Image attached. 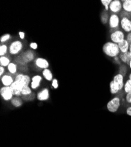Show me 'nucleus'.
<instances>
[{"label": "nucleus", "mask_w": 131, "mask_h": 147, "mask_svg": "<svg viewBox=\"0 0 131 147\" xmlns=\"http://www.w3.org/2000/svg\"><path fill=\"white\" fill-rule=\"evenodd\" d=\"M36 58V54L33 50H28L23 51L19 55L16 56L14 61L15 63L18 65H19L20 66H25L31 63L32 61H34Z\"/></svg>", "instance_id": "f257e3e1"}, {"label": "nucleus", "mask_w": 131, "mask_h": 147, "mask_svg": "<svg viewBox=\"0 0 131 147\" xmlns=\"http://www.w3.org/2000/svg\"><path fill=\"white\" fill-rule=\"evenodd\" d=\"M102 51L107 57L112 58L118 57L121 54L118 45L112 41H108L103 44Z\"/></svg>", "instance_id": "f03ea898"}, {"label": "nucleus", "mask_w": 131, "mask_h": 147, "mask_svg": "<svg viewBox=\"0 0 131 147\" xmlns=\"http://www.w3.org/2000/svg\"><path fill=\"white\" fill-rule=\"evenodd\" d=\"M24 48V44L22 40H15L9 44L8 53L11 55L18 56L22 53Z\"/></svg>", "instance_id": "7ed1b4c3"}, {"label": "nucleus", "mask_w": 131, "mask_h": 147, "mask_svg": "<svg viewBox=\"0 0 131 147\" xmlns=\"http://www.w3.org/2000/svg\"><path fill=\"white\" fill-rule=\"evenodd\" d=\"M121 105V100L120 96H114L108 101L106 105L108 111L111 113H116Z\"/></svg>", "instance_id": "20e7f679"}, {"label": "nucleus", "mask_w": 131, "mask_h": 147, "mask_svg": "<svg viewBox=\"0 0 131 147\" xmlns=\"http://www.w3.org/2000/svg\"><path fill=\"white\" fill-rule=\"evenodd\" d=\"M110 38L111 41L118 44L125 40L126 35L125 32L121 30H116L112 31L110 34Z\"/></svg>", "instance_id": "39448f33"}, {"label": "nucleus", "mask_w": 131, "mask_h": 147, "mask_svg": "<svg viewBox=\"0 0 131 147\" xmlns=\"http://www.w3.org/2000/svg\"><path fill=\"white\" fill-rule=\"evenodd\" d=\"M125 15L121 18L120 27L125 33H129L131 32V20L130 15L125 13Z\"/></svg>", "instance_id": "423d86ee"}, {"label": "nucleus", "mask_w": 131, "mask_h": 147, "mask_svg": "<svg viewBox=\"0 0 131 147\" xmlns=\"http://www.w3.org/2000/svg\"><path fill=\"white\" fill-rule=\"evenodd\" d=\"M0 95L3 101L5 102H11L14 95L9 87H1L0 88Z\"/></svg>", "instance_id": "0eeeda50"}, {"label": "nucleus", "mask_w": 131, "mask_h": 147, "mask_svg": "<svg viewBox=\"0 0 131 147\" xmlns=\"http://www.w3.org/2000/svg\"><path fill=\"white\" fill-rule=\"evenodd\" d=\"M120 22L121 18L118 14H111L109 17V27L111 30H119V27H120Z\"/></svg>", "instance_id": "6e6552de"}, {"label": "nucleus", "mask_w": 131, "mask_h": 147, "mask_svg": "<svg viewBox=\"0 0 131 147\" xmlns=\"http://www.w3.org/2000/svg\"><path fill=\"white\" fill-rule=\"evenodd\" d=\"M15 81L20 82L24 87L27 86V85H30L31 77L28 74L19 72L15 76Z\"/></svg>", "instance_id": "1a4fd4ad"}, {"label": "nucleus", "mask_w": 131, "mask_h": 147, "mask_svg": "<svg viewBox=\"0 0 131 147\" xmlns=\"http://www.w3.org/2000/svg\"><path fill=\"white\" fill-rule=\"evenodd\" d=\"M34 64L37 68L42 70L49 68L50 65L48 61L43 57H37L34 61Z\"/></svg>", "instance_id": "9d476101"}, {"label": "nucleus", "mask_w": 131, "mask_h": 147, "mask_svg": "<svg viewBox=\"0 0 131 147\" xmlns=\"http://www.w3.org/2000/svg\"><path fill=\"white\" fill-rule=\"evenodd\" d=\"M122 10V2L120 0H112L110 5V11L112 14H118Z\"/></svg>", "instance_id": "9b49d317"}, {"label": "nucleus", "mask_w": 131, "mask_h": 147, "mask_svg": "<svg viewBox=\"0 0 131 147\" xmlns=\"http://www.w3.org/2000/svg\"><path fill=\"white\" fill-rule=\"evenodd\" d=\"M43 77L39 74L34 75L31 77V82L30 87L32 90H36L41 87V83L43 80Z\"/></svg>", "instance_id": "f8f14e48"}, {"label": "nucleus", "mask_w": 131, "mask_h": 147, "mask_svg": "<svg viewBox=\"0 0 131 147\" xmlns=\"http://www.w3.org/2000/svg\"><path fill=\"white\" fill-rule=\"evenodd\" d=\"M1 83L3 85V87H9L13 84L15 81V77L12 76L9 73H6L5 74L0 77Z\"/></svg>", "instance_id": "ddd939ff"}, {"label": "nucleus", "mask_w": 131, "mask_h": 147, "mask_svg": "<svg viewBox=\"0 0 131 147\" xmlns=\"http://www.w3.org/2000/svg\"><path fill=\"white\" fill-rule=\"evenodd\" d=\"M50 92L48 88H44L37 94V99L41 102L46 101L50 99Z\"/></svg>", "instance_id": "4468645a"}, {"label": "nucleus", "mask_w": 131, "mask_h": 147, "mask_svg": "<svg viewBox=\"0 0 131 147\" xmlns=\"http://www.w3.org/2000/svg\"><path fill=\"white\" fill-rule=\"evenodd\" d=\"M114 84L116 85L120 91L124 89V76L121 73H118L114 77L113 80Z\"/></svg>", "instance_id": "2eb2a0df"}, {"label": "nucleus", "mask_w": 131, "mask_h": 147, "mask_svg": "<svg viewBox=\"0 0 131 147\" xmlns=\"http://www.w3.org/2000/svg\"><path fill=\"white\" fill-rule=\"evenodd\" d=\"M23 87V85L17 81H15L10 87L14 96H21V91Z\"/></svg>", "instance_id": "dca6fc26"}, {"label": "nucleus", "mask_w": 131, "mask_h": 147, "mask_svg": "<svg viewBox=\"0 0 131 147\" xmlns=\"http://www.w3.org/2000/svg\"><path fill=\"white\" fill-rule=\"evenodd\" d=\"M18 68H19L17 64H16L15 62H11L7 67V69L8 73L10 74L12 76H16L18 74Z\"/></svg>", "instance_id": "f3484780"}, {"label": "nucleus", "mask_w": 131, "mask_h": 147, "mask_svg": "<svg viewBox=\"0 0 131 147\" xmlns=\"http://www.w3.org/2000/svg\"><path fill=\"white\" fill-rule=\"evenodd\" d=\"M42 76L48 82H51L54 79L53 74L50 68L42 70Z\"/></svg>", "instance_id": "a211bd4d"}, {"label": "nucleus", "mask_w": 131, "mask_h": 147, "mask_svg": "<svg viewBox=\"0 0 131 147\" xmlns=\"http://www.w3.org/2000/svg\"><path fill=\"white\" fill-rule=\"evenodd\" d=\"M118 45L119 48H120L121 53L124 54L129 51L130 44L128 43V42L126 40H124L123 41L119 43Z\"/></svg>", "instance_id": "6ab92c4d"}, {"label": "nucleus", "mask_w": 131, "mask_h": 147, "mask_svg": "<svg viewBox=\"0 0 131 147\" xmlns=\"http://www.w3.org/2000/svg\"><path fill=\"white\" fill-rule=\"evenodd\" d=\"M11 104L14 107L18 108L22 106L24 103V100L20 96H14L11 101Z\"/></svg>", "instance_id": "aec40b11"}, {"label": "nucleus", "mask_w": 131, "mask_h": 147, "mask_svg": "<svg viewBox=\"0 0 131 147\" xmlns=\"http://www.w3.org/2000/svg\"><path fill=\"white\" fill-rule=\"evenodd\" d=\"M122 10L124 13L131 15V0L122 1Z\"/></svg>", "instance_id": "412c9836"}, {"label": "nucleus", "mask_w": 131, "mask_h": 147, "mask_svg": "<svg viewBox=\"0 0 131 147\" xmlns=\"http://www.w3.org/2000/svg\"><path fill=\"white\" fill-rule=\"evenodd\" d=\"M119 58H120L121 62L128 65H129V62L131 61V55H130L129 51L124 54L121 53L119 55Z\"/></svg>", "instance_id": "4be33fe9"}, {"label": "nucleus", "mask_w": 131, "mask_h": 147, "mask_svg": "<svg viewBox=\"0 0 131 147\" xmlns=\"http://www.w3.org/2000/svg\"><path fill=\"white\" fill-rule=\"evenodd\" d=\"M11 63V60L8 56L0 57V66H2L5 68H7L9 64Z\"/></svg>", "instance_id": "5701e85b"}, {"label": "nucleus", "mask_w": 131, "mask_h": 147, "mask_svg": "<svg viewBox=\"0 0 131 147\" xmlns=\"http://www.w3.org/2000/svg\"><path fill=\"white\" fill-rule=\"evenodd\" d=\"M8 48L9 46L5 44L0 45V57L5 56L8 53Z\"/></svg>", "instance_id": "b1692460"}, {"label": "nucleus", "mask_w": 131, "mask_h": 147, "mask_svg": "<svg viewBox=\"0 0 131 147\" xmlns=\"http://www.w3.org/2000/svg\"><path fill=\"white\" fill-rule=\"evenodd\" d=\"M11 38H12L11 34H9V33L4 34L2 35L1 36V37H0V42H1V44H5L8 41H9Z\"/></svg>", "instance_id": "393cba45"}, {"label": "nucleus", "mask_w": 131, "mask_h": 147, "mask_svg": "<svg viewBox=\"0 0 131 147\" xmlns=\"http://www.w3.org/2000/svg\"><path fill=\"white\" fill-rule=\"evenodd\" d=\"M33 93L32 90L30 87V85H27V86H24L21 91V96H27Z\"/></svg>", "instance_id": "a878e982"}, {"label": "nucleus", "mask_w": 131, "mask_h": 147, "mask_svg": "<svg viewBox=\"0 0 131 147\" xmlns=\"http://www.w3.org/2000/svg\"><path fill=\"white\" fill-rule=\"evenodd\" d=\"M110 92L112 95H116L120 91L119 90L118 88L116 87V85L114 84L113 81H111L110 83Z\"/></svg>", "instance_id": "bb28decb"}, {"label": "nucleus", "mask_w": 131, "mask_h": 147, "mask_svg": "<svg viewBox=\"0 0 131 147\" xmlns=\"http://www.w3.org/2000/svg\"><path fill=\"white\" fill-rule=\"evenodd\" d=\"M22 99L24 101H32L37 98V95L34 92L31 94L27 96H22Z\"/></svg>", "instance_id": "cd10ccee"}, {"label": "nucleus", "mask_w": 131, "mask_h": 147, "mask_svg": "<svg viewBox=\"0 0 131 147\" xmlns=\"http://www.w3.org/2000/svg\"><path fill=\"white\" fill-rule=\"evenodd\" d=\"M124 91L126 94L129 92H131V80H130L128 79L125 81L124 84Z\"/></svg>", "instance_id": "c85d7f7f"}, {"label": "nucleus", "mask_w": 131, "mask_h": 147, "mask_svg": "<svg viewBox=\"0 0 131 147\" xmlns=\"http://www.w3.org/2000/svg\"><path fill=\"white\" fill-rule=\"evenodd\" d=\"M112 1V0H101V4L104 6L105 9L106 11H108L110 10V5Z\"/></svg>", "instance_id": "c756f323"}, {"label": "nucleus", "mask_w": 131, "mask_h": 147, "mask_svg": "<svg viewBox=\"0 0 131 147\" xmlns=\"http://www.w3.org/2000/svg\"><path fill=\"white\" fill-rule=\"evenodd\" d=\"M51 87L54 90H57L59 87V83L58 81L56 78H54L51 81Z\"/></svg>", "instance_id": "7c9ffc66"}, {"label": "nucleus", "mask_w": 131, "mask_h": 147, "mask_svg": "<svg viewBox=\"0 0 131 147\" xmlns=\"http://www.w3.org/2000/svg\"><path fill=\"white\" fill-rule=\"evenodd\" d=\"M108 14H106V13L102 14V15L101 16V21L103 24H105L108 22L109 18H108Z\"/></svg>", "instance_id": "2f4dec72"}, {"label": "nucleus", "mask_w": 131, "mask_h": 147, "mask_svg": "<svg viewBox=\"0 0 131 147\" xmlns=\"http://www.w3.org/2000/svg\"><path fill=\"white\" fill-rule=\"evenodd\" d=\"M29 46H30V48H31V50H32L33 51L37 50L38 49V44L37 42H30V44H29Z\"/></svg>", "instance_id": "473e14b6"}, {"label": "nucleus", "mask_w": 131, "mask_h": 147, "mask_svg": "<svg viewBox=\"0 0 131 147\" xmlns=\"http://www.w3.org/2000/svg\"><path fill=\"white\" fill-rule=\"evenodd\" d=\"M125 101L126 102L130 105H131V92H129L126 94L125 95Z\"/></svg>", "instance_id": "72a5a7b5"}, {"label": "nucleus", "mask_w": 131, "mask_h": 147, "mask_svg": "<svg viewBox=\"0 0 131 147\" xmlns=\"http://www.w3.org/2000/svg\"><path fill=\"white\" fill-rule=\"evenodd\" d=\"M18 36H19V38L21 39V40H24L26 38V33L24 31H19Z\"/></svg>", "instance_id": "f704fd0d"}, {"label": "nucleus", "mask_w": 131, "mask_h": 147, "mask_svg": "<svg viewBox=\"0 0 131 147\" xmlns=\"http://www.w3.org/2000/svg\"><path fill=\"white\" fill-rule=\"evenodd\" d=\"M6 74V69L5 67L0 66V77H1L3 76Z\"/></svg>", "instance_id": "c9c22d12"}, {"label": "nucleus", "mask_w": 131, "mask_h": 147, "mask_svg": "<svg viewBox=\"0 0 131 147\" xmlns=\"http://www.w3.org/2000/svg\"><path fill=\"white\" fill-rule=\"evenodd\" d=\"M125 40L128 42V43L130 45L131 44V32L127 34V35H126V38Z\"/></svg>", "instance_id": "e433bc0d"}, {"label": "nucleus", "mask_w": 131, "mask_h": 147, "mask_svg": "<svg viewBox=\"0 0 131 147\" xmlns=\"http://www.w3.org/2000/svg\"><path fill=\"white\" fill-rule=\"evenodd\" d=\"M126 114L128 115L131 117V106L128 107L126 109Z\"/></svg>", "instance_id": "4c0bfd02"}, {"label": "nucleus", "mask_w": 131, "mask_h": 147, "mask_svg": "<svg viewBox=\"0 0 131 147\" xmlns=\"http://www.w3.org/2000/svg\"><path fill=\"white\" fill-rule=\"evenodd\" d=\"M129 53L130 55H131V44L130 45V47H129Z\"/></svg>", "instance_id": "58836bf2"}, {"label": "nucleus", "mask_w": 131, "mask_h": 147, "mask_svg": "<svg viewBox=\"0 0 131 147\" xmlns=\"http://www.w3.org/2000/svg\"><path fill=\"white\" fill-rule=\"evenodd\" d=\"M129 68H130V69H131V61H130V62H129Z\"/></svg>", "instance_id": "ea45409f"}, {"label": "nucleus", "mask_w": 131, "mask_h": 147, "mask_svg": "<svg viewBox=\"0 0 131 147\" xmlns=\"http://www.w3.org/2000/svg\"><path fill=\"white\" fill-rule=\"evenodd\" d=\"M128 78H129V80H131V73H130L129 74Z\"/></svg>", "instance_id": "a19ab883"}, {"label": "nucleus", "mask_w": 131, "mask_h": 147, "mask_svg": "<svg viewBox=\"0 0 131 147\" xmlns=\"http://www.w3.org/2000/svg\"><path fill=\"white\" fill-rule=\"evenodd\" d=\"M130 20H131V15H130Z\"/></svg>", "instance_id": "79ce46f5"}]
</instances>
